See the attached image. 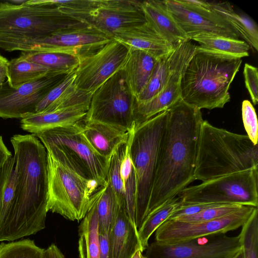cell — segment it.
<instances>
[{
	"label": "cell",
	"mask_w": 258,
	"mask_h": 258,
	"mask_svg": "<svg viewBox=\"0 0 258 258\" xmlns=\"http://www.w3.org/2000/svg\"><path fill=\"white\" fill-rule=\"evenodd\" d=\"M204 119L181 99L168 109L146 216L195 181L197 146Z\"/></svg>",
	"instance_id": "6da1fadb"
},
{
	"label": "cell",
	"mask_w": 258,
	"mask_h": 258,
	"mask_svg": "<svg viewBox=\"0 0 258 258\" xmlns=\"http://www.w3.org/2000/svg\"><path fill=\"white\" fill-rule=\"evenodd\" d=\"M17 170L13 208L0 241H14L45 227L47 202V152L34 134L11 139Z\"/></svg>",
	"instance_id": "7a4b0ae2"
},
{
	"label": "cell",
	"mask_w": 258,
	"mask_h": 258,
	"mask_svg": "<svg viewBox=\"0 0 258 258\" xmlns=\"http://www.w3.org/2000/svg\"><path fill=\"white\" fill-rule=\"evenodd\" d=\"M88 25L61 12L50 0L21 5L0 1V48L23 49L31 43L66 28Z\"/></svg>",
	"instance_id": "3957f363"
},
{
	"label": "cell",
	"mask_w": 258,
	"mask_h": 258,
	"mask_svg": "<svg viewBox=\"0 0 258 258\" xmlns=\"http://www.w3.org/2000/svg\"><path fill=\"white\" fill-rule=\"evenodd\" d=\"M258 167V147L247 135L232 133L204 120L197 146L195 177L207 181Z\"/></svg>",
	"instance_id": "277c9868"
},
{
	"label": "cell",
	"mask_w": 258,
	"mask_h": 258,
	"mask_svg": "<svg viewBox=\"0 0 258 258\" xmlns=\"http://www.w3.org/2000/svg\"><path fill=\"white\" fill-rule=\"evenodd\" d=\"M241 63L197 50L182 75L181 99L200 110L223 108L230 100L229 89Z\"/></svg>",
	"instance_id": "5b68a950"
},
{
	"label": "cell",
	"mask_w": 258,
	"mask_h": 258,
	"mask_svg": "<svg viewBox=\"0 0 258 258\" xmlns=\"http://www.w3.org/2000/svg\"><path fill=\"white\" fill-rule=\"evenodd\" d=\"M47 161V211L73 221L82 220L102 186L82 176L62 158L48 152Z\"/></svg>",
	"instance_id": "8992f818"
},
{
	"label": "cell",
	"mask_w": 258,
	"mask_h": 258,
	"mask_svg": "<svg viewBox=\"0 0 258 258\" xmlns=\"http://www.w3.org/2000/svg\"><path fill=\"white\" fill-rule=\"evenodd\" d=\"M167 115L168 109L137 124L131 133L130 154L137 178L135 222L137 229L147 215Z\"/></svg>",
	"instance_id": "52a82bcc"
},
{
	"label": "cell",
	"mask_w": 258,
	"mask_h": 258,
	"mask_svg": "<svg viewBox=\"0 0 258 258\" xmlns=\"http://www.w3.org/2000/svg\"><path fill=\"white\" fill-rule=\"evenodd\" d=\"M79 122L34 134L51 154L66 161L83 177L106 184L109 160L99 155L84 138Z\"/></svg>",
	"instance_id": "ba28073f"
},
{
	"label": "cell",
	"mask_w": 258,
	"mask_h": 258,
	"mask_svg": "<svg viewBox=\"0 0 258 258\" xmlns=\"http://www.w3.org/2000/svg\"><path fill=\"white\" fill-rule=\"evenodd\" d=\"M182 203L258 206V167L225 175L186 187L178 195Z\"/></svg>",
	"instance_id": "9c48e42d"
},
{
	"label": "cell",
	"mask_w": 258,
	"mask_h": 258,
	"mask_svg": "<svg viewBox=\"0 0 258 258\" xmlns=\"http://www.w3.org/2000/svg\"><path fill=\"white\" fill-rule=\"evenodd\" d=\"M135 101L122 69L93 93L84 120L131 131L137 125Z\"/></svg>",
	"instance_id": "30bf717a"
},
{
	"label": "cell",
	"mask_w": 258,
	"mask_h": 258,
	"mask_svg": "<svg viewBox=\"0 0 258 258\" xmlns=\"http://www.w3.org/2000/svg\"><path fill=\"white\" fill-rule=\"evenodd\" d=\"M130 51L128 47L112 39L96 51L80 57L75 71L76 87L93 94L123 68Z\"/></svg>",
	"instance_id": "8fae6325"
},
{
	"label": "cell",
	"mask_w": 258,
	"mask_h": 258,
	"mask_svg": "<svg viewBox=\"0 0 258 258\" xmlns=\"http://www.w3.org/2000/svg\"><path fill=\"white\" fill-rule=\"evenodd\" d=\"M257 209V207L243 206L223 217L198 222L167 220L156 230L155 241L164 244H172L226 233L242 227Z\"/></svg>",
	"instance_id": "7c38bea8"
},
{
	"label": "cell",
	"mask_w": 258,
	"mask_h": 258,
	"mask_svg": "<svg viewBox=\"0 0 258 258\" xmlns=\"http://www.w3.org/2000/svg\"><path fill=\"white\" fill-rule=\"evenodd\" d=\"M197 45L191 40L179 44L168 58V73L161 91L151 100L135 101V114L137 125L166 110L181 99L180 81L183 73L195 53Z\"/></svg>",
	"instance_id": "4fadbf2b"
},
{
	"label": "cell",
	"mask_w": 258,
	"mask_h": 258,
	"mask_svg": "<svg viewBox=\"0 0 258 258\" xmlns=\"http://www.w3.org/2000/svg\"><path fill=\"white\" fill-rule=\"evenodd\" d=\"M238 235L220 233L172 244L156 241L146 249V258H233L241 248Z\"/></svg>",
	"instance_id": "5bb4252c"
},
{
	"label": "cell",
	"mask_w": 258,
	"mask_h": 258,
	"mask_svg": "<svg viewBox=\"0 0 258 258\" xmlns=\"http://www.w3.org/2000/svg\"><path fill=\"white\" fill-rule=\"evenodd\" d=\"M169 12L180 28L191 40L201 34L239 39L232 28L209 8L207 1L165 0Z\"/></svg>",
	"instance_id": "9a60e30c"
},
{
	"label": "cell",
	"mask_w": 258,
	"mask_h": 258,
	"mask_svg": "<svg viewBox=\"0 0 258 258\" xmlns=\"http://www.w3.org/2000/svg\"><path fill=\"white\" fill-rule=\"evenodd\" d=\"M69 74L51 72L15 88L6 81L0 87V117L22 118L35 113L40 101Z\"/></svg>",
	"instance_id": "2e32d148"
},
{
	"label": "cell",
	"mask_w": 258,
	"mask_h": 258,
	"mask_svg": "<svg viewBox=\"0 0 258 258\" xmlns=\"http://www.w3.org/2000/svg\"><path fill=\"white\" fill-rule=\"evenodd\" d=\"M112 39L89 25L66 28L35 40L22 51H52L79 57L93 52Z\"/></svg>",
	"instance_id": "e0dca14e"
},
{
	"label": "cell",
	"mask_w": 258,
	"mask_h": 258,
	"mask_svg": "<svg viewBox=\"0 0 258 258\" xmlns=\"http://www.w3.org/2000/svg\"><path fill=\"white\" fill-rule=\"evenodd\" d=\"M142 1L101 0L87 24L110 38L122 29L146 22Z\"/></svg>",
	"instance_id": "ac0fdd59"
},
{
	"label": "cell",
	"mask_w": 258,
	"mask_h": 258,
	"mask_svg": "<svg viewBox=\"0 0 258 258\" xmlns=\"http://www.w3.org/2000/svg\"><path fill=\"white\" fill-rule=\"evenodd\" d=\"M112 39L130 49L144 51L157 59L168 56L176 46L167 41L147 22L116 31Z\"/></svg>",
	"instance_id": "d6986e66"
},
{
	"label": "cell",
	"mask_w": 258,
	"mask_h": 258,
	"mask_svg": "<svg viewBox=\"0 0 258 258\" xmlns=\"http://www.w3.org/2000/svg\"><path fill=\"white\" fill-rule=\"evenodd\" d=\"M75 71L68 74L47 93L37 105L35 113L74 107L88 110L92 94L76 87Z\"/></svg>",
	"instance_id": "ffe728a7"
},
{
	"label": "cell",
	"mask_w": 258,
	"mask_h": 258,
	"mask_svg": "<svg viewBox=\"0 0 258 258\" xmlns=\"http://www.w3.org/2000/svg\"><path fill=\"white\" fill-rule=\"evenodd\" d=\"M79 125L81 134L90 146L97 153L108 160L120 145L127 141L131 132L84 119Z\"/></svg>",
	"instance_id": "44dd1931"
},
{
	"label": "cell",
	"mask_w": 258,
	"mask_h": 258,
	"mask_svg": "<svg viewBox=\"0 0 258 258\" xmlns=\"http://www.w3.org/2000/svg\"><path fill=\"white\" fill-rule=\"evenodd\" d=\"M109 244L110 258H132L137 250L144 251L135 224L120 206L109 234Z\"/></svg>",
	"instance_id": "7402d4cb"
},
{
	"label": "cell",
	"mask_w": 258,
	"mask_h": 258,
	"mask_svg": "<svg viewBox=\"0 0 258 258\" xmlns=\"http://www.w3.org/2000/svg\"><path fill=\"white\" fill-rule=\"evenodd\" d=\"M146 22L167 41L175 46L189 40L168 10L165 0L142 1Z\"/></svg>",
	"instance_id": "603a6c76"
},
{
	"label": "cell",
	"mask_w": 258,
	"mask_h": 258,
	"mask_svg": "<svg viewBox=\"0 0 258 258\" xmlns=\"http://www.w3.org/2000/svg\"><path fill=\"white\" fill-rule=\"evenodd\" d=\"M87 109L74 107L52 111L35 113L21 119V127L36 134L56 127L73 125L83 120Z\"/></svg>",
	"instance_id": "cb8c5ba5"
},
{
	"label": "cell",
	"mask_w": 258,
	"mask_h": 258,
	"mask_svg": "<svg viewBox=\"0 0 258 258\" xmlns=\"http://www.w3.org/2000/svg\"><path fill=\"white\" fill-rule=\"evenodd\" d=\"M191 40L200 44L197 50L204 53L228 59H241L249 55L250 46L244 40L211 34H201Z\"/></svg>",
	"instance_id": "d4e9b609"
},
{
	"label": "cell",
	"mask_w": 258,
	"mask_h": 258,
	"mask_svg": "<svg viewBox=\"0 0 258 258\" xmlns=\"http://www.w3.org/2000/svg\"><path fill=\"white\" fill-rule=\"evenodd\" d=\"M159 59L144 51L130 49L122 70L125 81L135 98L145 86Z\"/></svg>",
	"instance_id": "484cf974"
},
{
	"label": "cell",
	"mask_w": 258,
	"mask_h": 258,
	"mask_svg": "<svg viewBox=\"0 0 258 258\" xmlns=\"http://www.w3.org/2000/svg\"><path fill=\"white\" fill-rule=\"evenodd\" d=\"M207 3L209 8L222 17L240 38L256 50H258V28L254 21L235 12L228 2H207Z\"/></svg>",
	"instance_id": "4316f807"
},
{
	"label": "cell",
	"mask_w": 258,
	"mask_h": 258,
	"mask_svg": "<svg viewBox=\"0 0 258 258\" xmlns=\"http://www.w3.org/2000/svg\"><path fill=\"white\" fill-rule=\"evenodd\" d=\"M97 194L90 210L79 226L80 258H100L98 219L96 205Z\"/></svg>",
	"instance_id": "83f0119b"
},
{
	"label": "cell",
	"mask_w": 258,
	"mask_h": 258,
	"mask_svg": "<svg viewBox=\"0 0 258 258\" xmlns=\"http://www.w3.org/2000/svg\"><path fill=\"white\" fill-rule=\"evenodd\" d=\"M17 185L15 157L12 155L0 171V234L10 217Z\"/></svg>",
	"instance_id": "f1b7e54d"
},
{
	"label": "cell",
	"mask_w": 258,
	"mask_h": 258,
	"mask_svg": "<svg viewBox=\"0 0 258 258\" xmlns=\"http://www.w3.org/2000/svg\"><path fill=\"white\" fill-rule=\"evenodd\" d=\"M96 205L99 233L109 235L115 223L120 206L116 195L107 182L98 191Z\"/></svg>",
	"instance_id": "f546056e"
},
{
	"label": "cell",
	"mask_w": 258,
	"mask_h": 258,
	"mask_svg": "<svg viewBox=\"0 0 258 258\" xmlns=\"http://www.w3.org/2000/svg\"><path fill=\"white\" fill-rule=\"evenodd\" d=\"M20 57L54 72L69 74L78 67L79 57L64 53L44 51H22Z\"/></svg>",
	"instance_id": "4dcf8cb0"
},
{
	"label": "cell",
	"mask_w": 258,
	"mask_h": 258,
	"mask_svg": "<svg viewBox=\"0 0 258 258\" xmlns=\"http://www.w3.org/2000/svg\"><path fill=\"white\" fill-rule=\"evenodd\" d=\"M51 72L46 67L19 56L9 61L7 81L10 87L15 88L44 77Z\"/></svg>",
	"instance_id": "1f68e13d"
},
{
	"label": "cell",
	"mask_w": 258,
	"mask_h": 258,
	"mask_svg": "<svg viewBox=\"0 0 258 258\" xmlns=\"http://www.w3.org/2000/svg\"><path fill=\"white\" fill-rule=\"evenodd\" d=\"M131 132L128 139L125 153L120 165V176L125 195L124 209L131 220L135 224L137 178L130 154L129 146Z\"/></svg>",
	"instance_id": "d6a6232c"
},
{
	"label": "cell",
	"mask_w": 258,
	"mask_h": 258,
	"mask_svg": "<svg viewBox=\"0 0 258 258\" xmlns=\"http://www.w3.org/2000/svg\"><path fill=\"white\" fill-rule=\"evenodd\" d=\"M180 204L178 196L171 199L149 214L145 218L138 233L143 250H146L152 234L166 221Z\"/></svg>",
	"instance_id": "836d02e7"
},
{
	"label": "cell",
	"mask_w": 258,
	"mask_h": 258,
	"mask_svg": "<svg viewBox=\"0 0 258 258\" xmlns=\"http://www.w3.org/2000/svg\"><path fill=\"white\" fill-rule=\"evenodd\" d=\"M50 1L63 14L86 24L101 3V0Z\"/></svg>",
	"instance_id": "e575fe53"
},
{
	"label": "cell",
	"mask_w": 258,
	"mask_h": 258,
	"mask_svg": "<svg viewBox=\"0 0 258 258\" xmlns=\"http://www.w3.org/2000/svg\"><path fill=\"white\" fill-rule=\"evenodd\" d=\"M169 56L158 60L145 86L135 98L136 102H144L149 101L157 95L163 89L167 77Z\"/></svg>",
	"instance_id": "d590c367"
},
{
	"label": "cell",
	"mask_w": 258,
	"mask_h": 258,
	"mask_svg": "<svg viewBox=\"0 0 258 258\" xmlns=\"http://www.w3.org/2000/svg\"><path fill=\"white\" fill-rule=\"evenodd\" d=\"M44 249L34 240L24 239L0 244V258H42Z\"/></svg>",
	"instance_id": "8d00e7d4"
},
{
	"label": "cell",
	"mask_w": 258,
	"mask_h": 258,
	"mask_svg": "<svg viewBox=\"0 0 258 258\" xmlns=\"http://www.w3.org/2000/svg\"><path fill=\"white\" fill-rule=\"evenodd\" d=\"M258 209L242 226L238 235L244 258H258Z\"/></svg>",
	"instance_id": "74e56055"
},
{
	"label": "cell",
	"mask_w": 258,
	"mask_h": 258,
	"mask_svg": "<svg viewBox=\"0 0 258 258\" xmlns=\"http://www.w3.org/2000/svg\"><path fill=\"white\" fill-rule=\"evenodd\" d=\"M237 204H218L195 214L173 219L185 222H198L219 218L230 214L242 207Z\"/></svg>",
	"instance_id": "f35d334b"
},
{
	"label": "cell",
	"mask_w": 258,
	"mask_h": 258,
	"mask_svg": "<svg viewBox=\"0 0 258 258\" xmlns=\"http://www.w3.org/2000/svg\"><path fill=\"white\" fill-rule=\"evenodd\" d=\"M242 117L247 136L254 144H257L258 123L255 109L251 102L244 100L242 103Z\"/></svg>",
	"instance_id": "ab89813d"
},
{
	"label": "cell",
	"mask_w": 258,
	"mask_h": 258,
	"mask_svg": "<svg viewBox=\"0 0 258 258\" xmlns=\"http://www.w3.org/2000/svg\"><path fill=\"white\" fill-rule=\"evenodd\" d=\"M245 85L254 105L258 102V71L257 68L245 63L243 69Z\"/></svg>",
	"instance_id": "60d3db41"
},
{
	"label": "cell",
	"mask_w": 258,
	"mask_h": 258,
	"mask_svg": "<svg viewBox=\"0 0 258 258\" xmlns=\"http://www.w3.org/2000/svg\"><path fill=\"white\" fill-rule=\"evenodd\" d=\"M99 240L100 258H110L109 235L99 233Z\"/></svg>",
	"instance_id": "b9f144b4"
},
{
	"label": "cell",
	"mask_w": 258,
	"mask_h": 258,
	"mask_svg": "<svg viewBox=\"0 0 258 258\" xmlns=\"http://www.w3.org/2000/svg\"><path fill=\"white\" fill-rule=\"evenodd\" d=\"M42 258H65L59 248L52 243L47 248L44 249Z\"/></svg>",
	"instance_id": "7bdbcfd3"
},
{
	"label": "cell",
	"mask_w": 258,
	"mask_h": 258,
	"mask_svg": "<svg viewBox=\"0 0 258 258\" xmlns=\"http://www.w3.org/2000/svg\"><path fill=\"white\" fill-rule=\"evenodd\" d=\"M12 155L5 144L2 137L0 136V171Z\"/></svg>",
	"instance_id": "ee69618b"
},
{
	"label": "cell",
	"mask_w": 258,
	"mask_h": 258,
	"mask_svg": "<svg viewBox=\"0 0 258 258\" xmlns=\"http://www.w3.org/2000/svg\"><path fill=\"white\" fill-rule=\"evenodd\" d=\"M9 61L0 53V87L7 81Z\"/></svg>",
	"instance_id": "f6af8a7d"
},
{
	"label": "cell",
	"mask_w": 258,
	"mask_h": 258,
	"mask_svg": "<svg viewBox=\"0 0 258 258\" xmlns=\"http://www.w3.org/2000/svg\"><path fill=\"white\" fill-rule=\"evenodd\" d=\"M143 251L141 250H137L133 255L132 258H146L142 253Z\"/></svg>",
	"instance_id": "bcb514c9"
},
{
	"label": "cell",
	"mask_w": 258,
	"mask_h": 258,
	"mask_svg": "<svg viewBox=\"0 0 258 258\" xmlns=\"http://www.w3.org/2000/svg\"><path fill=\"white\" fill-rule=\"evenodd\" d=\"M233 258H244L243 252L241 248L234 255Z\"/></svg>",
	"instance_id": "7dc6e473"
}]
</instances>
